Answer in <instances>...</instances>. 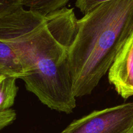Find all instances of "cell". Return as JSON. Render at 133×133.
I'll return each mask as SVG.
<instances>
[{
	"label": "cell",
	"instance_id": "1",
	"mask_svg": "<svg viewBox=\"0 0 133 133\" xmlns=\"http://www.w3.org/2000/svg\"><path fill=\"white\" fill-rule=\"evenodd\" d=\"M74 9L44 16L24 8L0 18V40L11 44L25 73V88L52 110L76 107L69 49L77 30Z\"/></svg>",
	"mask_w": 133,
	"mask_h": 133
},
{
	"label": "cell",
	"instance_id": "2",
	"mask_svg": "<svg viewBox=\"0 0 133 133\" xmlns=\"http://www.w3.org/2000/svg\"><path fill=\"white\" fill-rule=\"evenodd\" d=\"M132 26L133 0L105 2L77 19L69 49L76 98L92 94L108 72Z\"/></svg>",
	"mask_w": 133,
	"mask_h": 133
},
{
	"label": "cell",
	"instance_id": "3",
	"mask_svg": "<svg viewBox=\"0 0 133 133\" xmlns=\"http://www.w3.org/2000/svg\"><path fill=\"white\" fill-rule=\"evenodd\" d=\"M60 133H133V102L94 110Z\"/></svg>",
	"mask_w": 133,
	"mask_h": 133
},
{
	"label": "cell",
	"instance_id": "4",
	"mask_svg": "<svg viewBox=\"0 0 133 133\" xmlns=\"http://www.w3.org/2000/svg\"><path fill=\"white\" fill-rule=\"evenodd\" d=\"M109 83L124 99L133 96V26L108 71Z\"/></svg>",
	"mask_w": 133,
	"mask_h": 133
},
{
	"label": "cell",
	"instance_id": "5",
	"mask_svg": "<svg viewBox=\"0 0 133 133\" xmlns=\"http://www.w3.org/2000/svg\"><path fill=\"white\" fill-rule=\"evenodd\" d=\"M0 76L22 79L25 73L10 43L0 40Z\"/></svg>",
	"mask_w": 133,
	"mask_h": 133
},
{
	"label": "cell",
	"instance_id": "6",
	"mask_svg": "<svg viewBox=\"0 0 133 133\" xmlns=\"http://www.w3.org/2000/svg\"><path fill=\"white\" fill-rule=\"evenodd\" d=\"M16 78L0 76V114H6L12 112L16 97L18 87Z\"/></svg>",
	"mask_w": 133,
	"mask_h": 133
},
{
	"label": "cell",
	"instance_id": "7",
	"mask_svg": "<svg viewBox=\"0 0 133 133\" xmlns=\"http://www.w3.org/2000/svg\"><path fill=\"white\" fill-rule=\"evenodd\" d=\"M70 0H21L22 6L28 10L45 16L66 7Z\"/></svg>",
	"mask_w": 133,
	"mask_h": 133
},
{
	"label": "cell",
	"instance_id": "8",
	"mask_svg": "<svg viewBox=\"0 0 133 133\" xmlns=\"http://www.w3.org/2000/svg\"><path fill=\"white\" fill-rule=\"evenodd\" d=\"M22 7L21 0H0V18Z\"/></svg>",
	"mask_w": 133,
	"mask_h": 133
},
{
	"label": "cell",
	"instance_id": "9",
	"mask_svg": "<svg viewBox=\"0 0 133 133\" xmlns=\"http://www.w3.org/2000/svg\"><path fill=\"white\" fill-rule=\"evenodd\" d=\"M109 1L112 0H76L75 5L84 15L98 5Z\"/></svg>",
	"mask_w": 133,
	"mask_h": 133
},
{
	"label": "cell",
	"instance_id": "10",
	"mask_svg": "<svg viewBox=\"0 0 133 133\" xmlns=\"http://www.w3.org/2000/svg\"><path fill=\"white\" fill-rule=\"evenodd\" d=\"M16 114L15 110L6 114H0V130L11 124L16 119Z\"/></svg>",
	"mask_w": 133,
	"mask_h": 133
}]
</instances>
